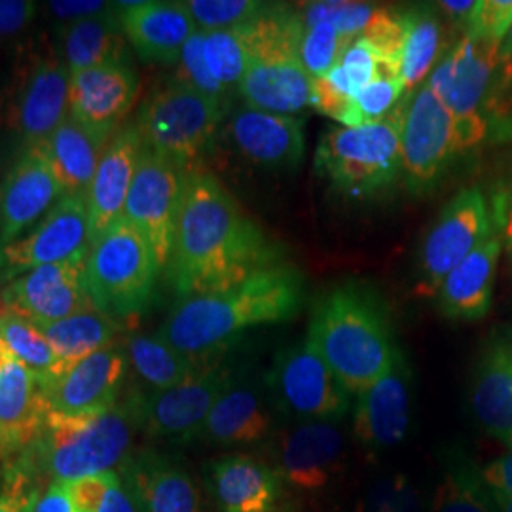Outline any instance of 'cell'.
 Returning <instances> with one entry per match:
<instances>
[{
	"mask_svg": "<svg viewBox=\"0 0 512 512\" xmlns=\"http://www.w3.org/2000/svg\"><path fill=\"white\" fill-rule=\"evenodd\" d=\"M306 336L349 395L376 384L397 353L382 296L355 279L319 294Z\"/></svg>",
	"mask_w": 512,
	"mask_h": 512,
	"instance_id": "3",
	"label": "cell"
},
{
	"mask_svg": "<svg viewBox=\"0 0 512 512\" xmlns=\"http://www.w3.org/2000/svg\"><path fill=\"white\" fill-rule=\"evenodd\" d=\"M433 512H499L482 476L465 465L448 469L435 490Z\"/></svg>",
	"mask_w": 512,
	"mask_h": 512,
	"instance_id": "38",
	"label": "cell"
},
{
	"mask_svg": "<svg viewBox=\"0 0 512 512\" xmlns=\"http://www.w3.org/2000/svg\"><path fill=\"white\" fill-rule=\"evenodd\" d=\"M143 150L145 145L135 122L124 124L112 135L86 192L92 243L122 217Z\"/></svg>",
	"mask_w": 512,
	"mask_h": 512,
	"instance_id": "24",
	"label": "cell"
},
{
	"mask_svg": "<svg viewBox=\"0 0 512 512\" xmlns=\"http://www.w3.org/2000/svg\"><path fill=\"white\" fill-rule=\"evenodd\" d=\"M203 33V31H202ZM203 55L211 76L224 92H238L251 59L239 29L203 33Z\"/></svg>",
	"mask_w": 512,
	"mask_h": 512,
	"instance_id": "39",
	"label": "cell"
},
{
	"mask_svg": "<svg viewBox=\"0 0 512 512\" xmlns=\"http://www.w3.org/2000/svg\"><path fill=\"white\" fill-rule=\"evenodd\" d=\"M247 109L296 116L310 107L313 78L300 59L251 63L238 88Z\"/></svg>",
	"mask_w": 512,
	"mask_h": 512,
	"instance_id": "31",
	"label": "cell"
},
{
	"mask_svg": "<svg viewBox=\"0 0 512 512\" xmlns=\"http://www.w3.org/2000/svg\"><path fill=\"white\" fill-rule=\"evenodd\" d=\"M186 12L203 33L236 29L262 14L268 2L258 0H186Z\"/></svg>",
	"mask_w": 512,
	"mask_h": 512,
	"instance_id": "42",
	"label": "cell"
},
{
	"mask_svg": "<svg viewBox=\"0 0 512 512\" xmlns=\"http://www.w3.org/2000/svg\"><path fill=\"white\" fill-rule=\"evenodd\" d=\"M67 484L82 512H141L118 473L88 476Z\"/></svg>",
	"mask_w": 512,
	"mask_h": 512,
	"instance_id": "41",
	"label": "cell"
},
{
	"mask_svg": "<svg viewBox=\"0 0 512 512\" xmlns=\"http://www.w3.org/2000/svg\"><path fill=\"white\" fill-rule=\"evenodd\" d=\"M209 490L219 512H274L283 480L251 456H224L209 465Z\"/></svg>",
	"mask_w": 512,
	"mask_h": 512,
	"instance_id": "29",
	"label": "cell"
},
{
	"mask_svg": "<svg viewBox=\"0 0 512 512\" xmlns=\"http://www.w3.org/2000/svg\"><path fill=\"white\" fill-rule=\"evenodd\" d=\"M492 222L497 230L495 236L512 260V179L503 184V188L495 194Z\"/></svg>",
	"mask_w": 512,
	"mask_h": 512,
	"instance_id": "54",
	"label": "cell"
},
{
	"mask_svg": "<svg viewBox=\"0 0 512 512\" xmlns=\"http://www.w3.org/2000/svg\"><path fill=\"white\" fill-rule=\"evenodd\" d=\"M128 368L126 342L114 340L44 385L48 414L73 418L109 410L120 401Z\"/></svg>",
	"mask_w": 512,
	"mask_h": 512,
	"instance_id": "17",
	"label": "cell"
},
{
	"mask_svg": "<svg viewBox=\"0 0 512 512\" xmlns=\"http://www.w3.org/2000/svg\"><path fill=\"white\" fill-rule=\"evenodd\" d=\"M44 384L0 340V433L12 446L29 448L44 429Z\"/></svg>",
	"mask_w": 512,
	"mask_h": 512,
	"instance_id": "28",
	"label": "cell"
},
{
	"mask_svg": "<svg viewBox=\"0 0 512 512\" xmlns=\"http://www.w3.org/2000/svg\"><path fill=\"white\" fill-rule=\"evenodd\" d=\"M114 8V4L103 0H55L48 2V12L54 16L61 25L74 23L82 19L97 18L103 16Z\"/></svg>",
	"mask_w": 512,
	"mask_h": 512,
	"instance_id": "53",
	"label": "cell"
},
{
	"mask_svg": "<svg viewBox=\"0 0 512 512\" xmlns=\"http://www.w3.org/2000/svg\"><path fill=\"white\" fill-rule=\"evenodd\" d=\"M126 351L129 366L147 385L150 393L181 384L207 363L184 355L179 349L169 346L158 334L131 336L126 340Z\"/></svg>",
	"mask_w": 512,
	"mask_h": 512,
	"instance_id": "35",
	"label": "cell"
},
{
	"mask_svg": "<svg viewBox=\"0 0 512 512\" xmlns=\"http://www.w3.org/2000/svg\"><path fill=\"white\" fill-rule=\"evenodd\" d=\"M59 54L69 73L76 74L114 61H128V40L114 8L97 18L65 23L59 27Z\"/></svg>",
	"mask_w": 512,
	"mask_h": 512,
	"instance_id": "33",
	"label": "cell"
},
{
	"mask_svg": "<svg viewBox=\"0 0 512 512\" xmlns=\"http://www.w3.org/2000/svg\"><path fill=\"white\" fill-rule=\"evenodd\" d=\"M501 251L503 245L494 234L444 277L435 294L444 317L454 321H478L488 315L492 310Z\"/></svg>",
	"mask_w": 512,
	"mask_h": 512,
	"instance_id": "30",
	"label": "cell"
},
{
	"mask_svg": "<svg viewBox=\"0 0 512 512\" xmlns=\"http://www.w3.org/2000/svg\"><path fill=\"white\" fill-rule=\"evenodd\" d=\"M141 393H129L109 410L86 416L48 414L42 433L29 446L52 482H74L116 473L133 456L137 431H143Z\"/></svg>",
	"mask_w": 512,
	"mask_h": 512,
	"instance_id": "5",
	"label": "cell"
},
{
	"mask_svg": "<svg viewBox=\"0 0 512 512\" xmlns=\"http://www.w3.org/2000/svg\"><path fill=\"white\" fill-rule=\"evenodd\" d=\"M236 374L219 355L181 384L164 391H148L141 401L143 431L150 439L175 444L198 439L211 408Z\"/></svg>",
	"mask_w": 512,
	"mask_h": 512,
	"instance_id": "14",
	"label": "cell"
},
{
	"mask_svg": "<svg viewBox=\"0 0 512 512\" xmlns=\"http://www.w3.org/2000/svg\"><path fill=\"white\" fill-rule=\"evenodd\" d=\"M88 255L31 270L2 287L6 313L29 319L35 325H46L92 310L86 277Z\"/></svg>",
	"mask_w": 512,
	"mask_h": 512,
	"instance_id": "16",
	"label": "cell"
},
{
	"mask_svg": "<svg viewBox=\"0 0 512 512\" xmlns=\"http://www.w3.org/2000/svg\"><path fill=\"white\" fill-rule=\"evenodd\" d=\"M38 329L44 332V336L48 338L50 346L54 349L55 359H57L54 380H57L82 359L90 357L95 351L118 340L116 336H118L120 325L105 313L92 308V310L74 313L71 317L59 319L54 323L38 325Z\"/></svg>",
	"mask_w": 512,
	"mask_h": 512,
	"instance_id": "34",
	"label": "cell"
},
{
	"mask_svg": "<svg viewBox=\"0 0 512 512\" xmlns=\"http://www.w3.org/2000/svg\"><path fill=\"white\" fill-rule=\"evenodd\" d=\"M285 251L249 219L215 175L184 177L183 202L164 275L179 300L219 293L283 262Z\"/></svg>",
	"mask_w": 512,
	"mask_h": 512,
	"instance_id": "1",
	"label": "cell"
},
{
	"mask_svg": "<svg viewBox=\"0 0 512 512\" xmlns=\"http://www.w3.org/2000/svg\"><path fill=\"white\" fill-rule=\"evenodd\" d=\"M228 107L173 78L148 97L135 126L143 145L184 175L200 169Z\"/></svg>",
	"mask_w": 512,
	"mask_h": 512,
	"instance_id": "7",
	"label": "cell"
},
{
	"mask_svg": "<svg viewBox=\"0 0 512 512\" xmlns=\"http://www.w3.org/2000/svg\"><path fill=\"white\" fill-rule=\"evenodd\" d=\"M0 340L19 363L37 374L42 384L54 380L57 359L48 338L38 329V325L14 313H6L0 319Z\"/></svg>",
	"mask_w": 512,
	"mask_h": 512,
	"instance_id": "37",
	"label": "cell"
},
{
	"mask_svg": "<svg viewBox=\"0 0 512 512\" xmlns=\"http://www.w3.org/2000/svg\"><path fill=\"white\" fill-rule=\"evenodd\" d=\"M110 139L112 135L109 133L86 128L67 116L37 147L52 167L65 194L74 196L88 192Z\"/></svg>",
	"mask_w": 512,
	"mask_h": 512,
	"instance_id": "32",
	"label": "cell"
},
{
	"mask_svg": "<svg viewBox=\"0 0 512 512\" xmlns=\"http://www.w3.org/2000/svg\"><path fill=\"white\" fill-rule=\"evenodd\" d=\"M512 23V0H480L475 21L465 37L499 44Z\"/></svg>",
	"mask_w": 512,
	"mask_h": 512,
	"instance_id": "49",
	"label": "cell"
},
{
	"mask_svg": "<svg viewBox=\"0 0 512 512\" xmlns=\"http://www.w3.org/2000/svg\"><path fill=\"white\" fill-rule=\"evenodd\" d=\"M338 67L348 76L349 84L359 95V92H363L366 86L376 78V55L365 42L355 40L342 55Z\"/></svg>",
	"mask_w": 512,
	"mask_h": 512,
	"instance_id": "50",
	"label": "cell"
},
{
	"mask_svg": "<svg viewBox=\"0 0 512 512\" xmlns=\"http://www.w3.org/2000/svg\"><path fill=\"white\" fill-rule=\"evenodd\" d=\"M118 475L141 512H205L194 478L164 454H133Z\"/></svg>",
	"mask_w": 512,
	"mask_h": 512,
	"instance_id": "26",
	"label": "cell"
},
{
	"mask_svg": "<svg viewBox=\"0 0 512 512\" xmlns=\"http://www.w3.org/2000/svg\"><path fill=\"white\" fill-rule=\"evenodd\" d=\"M306 279L281 262L219 293L179 300L156 334L196 361L219 357L245 330L291 321L302 310Z\"/></svg>",
	"mask_w": 512,
	"mask_h": 512,
	"instance_id": "2",
	"label": "cell"
},
{
	"mask_svg": "<svg viewBox=\"0 0 512 512\" xmlns=\"http://www.w3.org/2000/svg\"><path fill=\"white\" fill-rule=\"evenodd\" d=\"M25 512H82L74 503L67 482H50L46 488L29 492Z\"/></svg>",
	"mask_w": 512,
	"mask_h": 512,
	"instance_id": "51",
	"label": "cell"
},
{
	"mask_svg": "<svg viewBox=\"0 0 512 512\" xmlns=\"http://www.w3.org/2000/svg\"><path fill=\"white\" fill-rule=\"evenodd\" d=\"M69 82L65 61L50 44L21 54L0 103V129L19 152L40 145L69 116Z\"/></svg>",
	"mask_w": 512,
	"mask_h": 512,
	"instance_id": "9",
	"label": "cell"
},
{
	"mask_svg": "<svg viewBox=\"0 0 512 512\" xmlns=\"http://www.w3.org/2000/svg\"><path fill=\"white\" fill-rule=\"evenodd\" d=\"M141 80L131 59L71 74L69 116L86 128L114 135L135 107Z\"/></svg>",
	"mask_w": 512,
	"mask_h": 512,
	"instance_id": "20",
	"label": "cell"
},
{
	"mask_svg": "<svg viewBox=\"0 0 512 512\" xmlns=\"http://www.w3.org/2000/svg\"><path fill=\"white\" fill-rule=\"evenodd\" d=\"M452 114L463 152L512 133V82L497 63V44L461 37L425 82Z\"/></svg>",
	"mask_w": 512,
	"mask_h": 512,
	"instance_id": "4",
	"label": "cell"
},
{
	"mask_svg": "<svg viewBox=\"0 0 512 512\" xmlns=\"http://www.w3.org/2000/svg\"><path fill=\"white\" fill-rule=\"evenodd\" d=\"M494 236L492 209L478 186L458 192L423 239L418 260V293L435 296L440 283L484 241Z\"/></svg>",
	"mask_w": 512,
	"mask_h": 512,
	"instance_id": "12",
	"label": "cell"
},
{
	"mask_svg": "<svg viewBox=\"0 0 512 512\" xmlns=\"http://www.w3.org/2000/svg\"><path fill=\"white\" fill-rule=\"evenodd\" d=\"M357 40L365 42L378 61L401 67L406 44L404 10L378 6Z\"/></svg>",
	"mask_w": 512,
	"mask_h": 512,
	"instance_id": "43",
	"label": "cell"
},
{
	"mask_svg": "<svg viewBox=\"0 0 512 512\" xmlns=\"http://www.w3.org/2000/svg\"><path fill=\"white\" fill-rule=\"evenodd\" d=\"M266 384L236 378L222 391L203 425L202 439L219 446L256 444L268 439L274 429Z\"/></svg>",
	"mask_w": 512,
	"mask_h": 512,
	"instance_id": "27",
	"label": "cell"
},
{
	"mask_svg": "<svg viewBox=\"0 0 512 512\" xmlns=\"http://www.w3.org/2000/svg\"><path fill=\"white\" fill-rule=\"evenodd\" d=\"M184 177L179 167L145 148L122 213V219L147 241L162 274L173 251Z\"/></svg>",
	"mask_w": 512,
	"mask_h": 512,
	"instance_id": "15",
	"label": "cell"
},
{
	"mask_svg": "<svg viewBox=\"0 0 512 512\" xmlns=\"http://www.w3.org/2000/svg\"><path fill=\"white\" fill-rule=\"evenodd\" d=\"M357 93L349 84L348 76L336 65L329 74L313 78L311 105L323 116L334 118L342 126L348 124L349 110Z\"/></svg>",
	"mask_w": 512,
	"mask_h": 512,
	"instance_id": "47",
	"label": "cell"
},
{
	"mask_svg": "<svg viewBox=\"0 0 512 512\" xmlns=\"http://www.w3.org/2000/svg\"><path fill=\"white\" fill-rule=\"evenodd\" d=\"M480 476L494 494L512 495V448L505 456L492 461Z\"/></svg>",
	"mask_w": 512,
	"mask_h": 512,
	"instance_id": "55",
	"label": "cell"
},
{
	"mask_svg": "<svg viewBox=\"0 0 512 512\" xmlns=\"http://www.w3.org/2000/svg\"><path fill=\"white\" fill-rule=\"evenodd\" d=\"M14 450H16V448L12 446V442L0 433V461L6 458V456H10Z\"/></svg>",
	"mask_w": 512,
	"mask_h": 512,
	"instance_id": "60",
	"label": "cell"
},
{
	"mask_svg": "<svg viewBox=\"0 0 512 512\" xmlns=\"http://www.w3.org/2000/svg\"><path fill=\"white\" fill-rule=\"evenodd\" d=\"M92 228L86 194L63 196L33 228L0 249V285L42 266L88 255Z\"/></svg>",
	"mask_w": 512,
	"mask_h": 512,
	"instance_id": "13",
	"label": "cell"
},
{
	"mask_svg": "<svg viewBox=\"0 0 512 512\" xmlns=\"http://www.w3.org/2000/svg\"><path fill=\"white\" fill-rule=\"evenodd\" d=\"M378 6L370 2H348V0H321L298 4V14L304 21V27L317 23H330L342 40L351 46L363 33L366 23L372 18Z\"/></svg>",
	"mask_w": 512,
	"mask_h": 512,
	"instance_id": "40",
	"label": "cell"
},
{
	"mask_svg": "<svg viewBox=\"0 0 512 512\" xmlns=\"http://www.w3.org/2000/svg\"><path fill=\"white\" fill-rule=\"evenodd\" d=\"M404 97V86L401 78L376 76L363 92L353 99L349 110L348 124L344 128H357L372 122H380L395 109Z\"/></svg>",
	"mask_w": 512,
	"mask_h": 512,
	"instance_id": "44",
	"label": "cell"
},
{
	"mask_svg": "<svg viewBox=\"0 0 512 512\" xmlns=\"http://www.w3.org/2000/svg\"><path fill=\"white\" fill-rule=\"evenodd\" d=\"M349 46L330 23L306 27L300 42V63L311 78L329 74L342 59Z\"/></svg>",
	"mask_w": 512,
	"mask_h": 512,
	"instance_id": "45",
	"label": "cell"
},
{
	"mask_svg": "<svg viewBox=\"0 0 512 512\" xmlns=\"http://www.w3.org/2000/svg\"><path fill=\"white\" fill-rule=\"evenodd\" d=\"M264 384L275 408L294 421H338L351 408L348 389L308 336L275 357Z\"/></svg>",
	"mask_w": 512,
	"mask_h": 512,
	"instance_id": "10",
	"label": "cell"
},
{
	"mask_svg": "<svg viewBox=\"0 0 512 512\" xmlns=\"http://www.w3.org/2000/svg\"><path fill=\"white\" fill-rule=\"evenodd\" d=\"M37 2L0 0V38H12L25 31L37 16Z\"/></svg>",
	"mask_w": 512,
	"mask_h": 512,
	"instance_id": "52",
	"label": "cell"
},
{
	"mask_svg": "<svg viewBox=\"0 0 512 512\" xmlns=\"http://www.w3.org/2000/svg\"><path fill=\"white\" fill-rule=\"evenodd\" d=\"M404 99L380 122L329 129L315 150L317 175L348 198H372L389 190L403 177Z\"/></svg>",
	"mask_w": 512,
	"mask_h": 512,
	"instance_id": "6",
	"label": "cell"
},
{
	"mask_svg": "<svg viewBox=\"0 0 512 512\" xmlns=\"http://www.w3.org/2000/svg\"><path fill=\"white\" fill-rule=\"evenodd\" d=\"M401 150L404 184L414 194L431 192L463 154L452 114L427 84L404 99Z\"/></svg>",
	"mask_w": 512,
	"mask_h": 512,
	"instance_id": "11",
	"label": "cell"
},
{
	"mask_svg": "<svg viewBox=\"0 0 512 512\" xmlns=\"http://www.w3.org/2000/svg\"><path fill=\"white\" fill-rule=\"evenodd\" d=\"M27 495L18 486H14L12 492L0 495V512H25Z\"/></svg>",
	"mask_w": 512,
	"mask_h": 512,
	"instance_id": "58",
	"label": "cell"
},
{
	"mask_svg": "<svg viewBox=\"0 0 512 512\" xmlns=\"http://www.w3.org/2000/svg\"><path fill=\"white\" fill-rule=\"evenodd\" d=\"M63 196L38 147L19 152L0 181V249L44 219Z\"/></svg>",
	"mask_w": 512,
	"mask_h": 512,
	"instance_id": "19",
	"label": "cell"
},
{
	"mask_svg": "<svg viewBox=\"0 0 512 512\" xmlns=\"http://www.w3.org/2000/svg\"><path fill=\"white\" fill-rule=\"evenodd\" d=\"M175 78L181 80L184 84H188V86H192L194 90L205 93L207 97L219 101L222 105H226V101L230 97L228 93L220 88L217 80L211 76L209 69H207L205 55H203L202 31L194 33L192 38L186 42L181 59H179V73Z\"/></svg>",
	"mask_w": 512,
	"mask_h": 512,
	"instance_id": "48",
	"label": "cell"
},
{
	"mask_svg": "<svg viewBox=\"0 0 512 512\" xmlns=\"http://www.w3.org/2000/svg\"><path fill=\"white\" fill-rule=\"evenodd\" d=\"M497 63L503 76L512 82V23L505 37L497 44Z\"/></svg>",
	"mask_w": 512,
	"mask_h": 512,
	"instance_id": "57",
	"label": "cell"
},
{
	"mask_svg": "<svg viewBox=\"0 0 512 512\" xmlns=\"http://www.w3.org/2000/svg\"><path fill=\"white\" fill-rule=\"evenodd\" d=\"M406 16V44H404L401 80L404 95H412L425 84L442 57L444 27L439 14L431 6L408 8Z\"/></svg>",
	"mask_w": 512,
	"mask_h": 512,
	"instance_id": "36",
	"label": "cell"
},
{
	"mask_svg": "<svg viewBox=\"0 0 512 512\" xmlns=\"http://www.w3.org/2000/svg\"><path fill=\"white\" fill-rule=\"evenodd\" d=\"M410 368L397 349L384 376L357 395L353 408V435L368 452L397 448L410 427Z\"/></svg>",
	"mask_w": 512,
	"mask_h": 512,
	"instance_id": "21",
	"label": "cell"
},
{
	"mask_svg": "<svg viewBox=\"0 0 512 512\" xmlns=\"http://www.w3.org/2000/svg\"><path fill=\"white\" fill-rule=\"evenodd\" d=\"M306 120L243 107L228 122V137L239 156L268 169H294L306 152Z\"/></svg>",
	"mask_w": 512,
	"mask_h": 512,
	"instance_id": "23",
	"label": "cell"
},
{
	"mask_svg": "<svg viewBox=\"0 0 512 512\" xmlns=\"http://www.w3.org/2000/svg\"><path fill=\"white\" fill-rule=\"evenodd\" d=\"M274 446V469L281 480L302 492H319L342 465L346 440L336 421H294Z\"/></svg>",
	"mask_w": 512,
	"mask_h": 512,
	"instance_id": "18",
	"label": "cell"
},
{
	"mask_svg": "<svg viewBox=\"0 0 512 512\" xmlns=\"http://www.w3.org/2000/svg\"><path fill=\"white\" fill-rule=\"evenodd\" d=\"M478 2L480 0H442L439 8L448 23H452V27L461 33V37H465L475 21Z\"/></svg>",
	"mask_w": 512,
	"mask_h": 512,
	"instance_id": "56",
	"label": "cell"
},
{
	"mask_svg": "<svg viewBox=\"0 0 512 512\" xmlns=\"http://www.w3.org/2000/svg\"><path fill=\"white\" fill-rule=\"evenodd\" d=\"M6 315V306H4V300H2V291H0V319Z\"/></svg>",
	"mask_w": 512,
	"mask_h": 512,
	"instance_id": "61",
	"label": "cell"
},
{
	"mask_svg": "<svg viewBox=\"0 0 512 512\" xmlns=\"http://www.w3.org/2000/svg\"><path fill=\"white\" fill-rule=\"evenodd\" d=\"M357 512H421L420 497L406 476H384L366 490Z\"/></svg>",
	"mask_w": 512,
	"mask_h": 512,
	"instance_id": "46",
	"label": "cell"
},
{
	"mask_svg": "<svg viewBox=\"0 0 512 512\" xmlns=\"http://www.w3.org/2000/svg\"><path fill=\"white\" fill-rule=\"evenodd\" d=\"M471 404L476 420L512 448V327L495 329L476 363Z\"/></svg>",
	"mask_w": 512,
	"mask_h": 512,
	"instance_id": "25",
	"label": "cell"
},
{
	"mask_svg": "<svg viewBox=\"0 0 512 512\" xmlns=\"http://www.w3.org/2000/svg\"><path fill=\"white\" fill-rule=\"evenodd\" d=\"M494 494V492H492ZM495 505L499 512H512V495L494 494Z\"/></svg>",
	"mask_w": 512,
	"mask_h": 512,
	"instance_id": "59",
	"label": "cell"
},
{
	"mask_svg": "<svg viewBox=\"0 0 512 512\" xmlns=\"http://www.w3.org/2000/svg\"><path fill=\"white\" fill-rule=\"evenodd\" d=\"M160 275L147 241L122 217L92 243L86 277L93 308L118 325L147 311Z\"/></svg>",
	"mask_w": 512,
	"mask_h": 512,
	"instance_id": "8",
	"label": "cell"
},
{
	"mask_svg": "<svg viewBox=\"0 0 512 512\" xmlns=\"http://www.w3.org/2000/svg\"><path fill=\"white\" fill-rule=\"evenodd\" d=\"M129 46L147 63H179L186 42L198 33L183 2H114Z\"/></svg>",
	"mask_w": 512,
	"mask_h": 512,
	"instance_id": "22",
	"label": "cell"
}]
</instances>
